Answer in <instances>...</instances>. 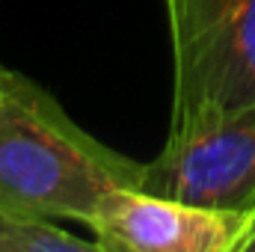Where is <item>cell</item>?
<instances>
[{
  "instance_id": "obj_1",
  "label": "cell",
  "mask_w": 255,
  "mask_h": 252,
  "mask_svg": "<svg viewBox=\"0 0 255 252\" xmlns=\"http://www.w3.org/2000/svg\"><path fill=\"white\" fill-rule=\"evenodd\" d=\"M142 163L77 125L30 77L0 71V205L89 226L101 202L139 187Z\"/></svg>"
},
{
  "instance_id": "obj_2",
  "label": "cell",
  "mask_w": 255,
  "mask_h": 252,
  "mask_svg": "<svg viewBox=\"0 0 255 252\" xmlns=\"http://www.w3.org/2000/svg\"><path fill=\"white\" fill-rule=\"evenodd\" d=\"M172 45L169 127L255 104V0H163Z\"/></svg>"
},
{
  "instance_id": "obj_3",
  "label": "cell",
  "mask_w": 255,
  "mask_h": 252,
  "mask_svg": "<svg viewBox=\"0 0 255 252\" xmlns=\"http://www.w3.org/2000/svg\"><path fill=\"white\" fill-rule=\"evenodd\" d=\"M139 187L255 214V104L169 127L163 148L142 163Z\"/></svg>"
},
{
  "instance_id": "obj_4",
  "label": "cell",
  "mask_w": 255,
  "mask_h": 252,
  "mask_svg": "<svg viewBox=\"0 0 255 252\" xmlns=\"http://www.w3.org/2000/svg\"><path fill=\"white\" fill-rule=\"evenodd\" d=\"M89 229L98 252H247L255 214L122 187L101 202Z\"/></svg>"
},
{
  "instance_id": "obj_5",
  "label": "cell",
  "mask_w": 255,
  "mask_h": 252,
  "mask_svg": "<svg viewBox=\"0 0 255 252\" xmlns=\"http://www.w3.org/2000/svg\"><path fill=\"white\" fill-rule=\"evenodd\" d=\"M95 238H77L54 220L18 214L0 205V252H92Z\"/></svg>"
},
{
  "instance_id": "obj_6",
  "label": "cell",
  "mask_w": 255,
  "mask_h": 252,
  "mask_svg": "<svg viewBox=\"0 0 255 252\" xmlns=\"http://www.w3.org/2000/svg\"><path fill=\"white\" fill-rule=\"evenodd\" d=\"M253 250H255V232H253V238L247 241V252H253Z\"/></svg>"
},
{
  "instance_id": "obj_7",
  "label": "cell",
  "mask_w": 255,
  "mask_h": 252,
  "mask_svg": "<svg viewBox=\"0 0 255 252\" xmlns=\"http://www.w3.org/2000/svg\"><path fill=\"white\" fill-rule=\"evenodd\" d=\"M3 68H6V65H3V63H0V71H3Z\"/></svg>"
}]
</instances>
